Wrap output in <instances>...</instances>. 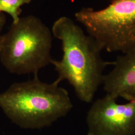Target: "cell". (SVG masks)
<instances>
[{
  "instance_id": "cell-7",
  "label": "cell",
  "mask_w": 135,
  "mask_h": 135,
  "mask_svg": "<svg viewBox=\"0 0 135 135\" xmlns=\"http://www.w3.org/2000/svg\"><path fill=\"white\" fill-rule=\"evenodd\" d=\"M32 0H0V13L5 12L11 16L13 22L19 20L22 12L21 7L29 4Z\"/></svg>"
},
{
  "instance_id": "cell-8",
  "label": "cell",
  "mask_w": 135,
  "mask_h": 135,
  "mask_svg": "<svg viewBox=\"0 0 135 135\" xmlns=\"http://www.w3.org/2000/svg\"><path fill=\"white\" fill-rule=\"evenodd\" d=\"M6 17L3 13H0V38L2 36V32L6 23Z\"/></svg>"
},
{
  "instance_id": "cell-3",
  "label": "cell",
  "mask_w": 135,
  "mask_h": 135,
  "mask_svg": "<svg viewBox=\"0 0 135 135\" xmlns=\"http://www.w3.org/2000/svg\"><path fill=\"white\" fill-rule=\"evenodd\" d=\"M52 36V31L39 18L20 17L1 36V62L11 73L37 76L53 60Z\"/></svg>"
},
{
  "instance_id": "cell-4",
  "label": "cell",
  "mask_w": 135,
  "mask_h": 135,
  "mask_svg": "<svg viewBox=\"0 0 135 135\" xmlns=\"http://www.w3.org/2000/svg\"><path fill=\"white\" fill-rule=\"evenodd\" d=\"M75 17L103 50L125 54L135 50V0H112L100 10L83 8Z\"/></svg>"
},
{
  "instance_id": "cell-1",
  "label": "cell",
  "mask_w": 135,
  "mask_h": 135,
  "mask_svg": "<svg viewBox=\"0 0 135 135\" xmlns=\"http://www.w3.org/2000/svg\"><path fill=\"white\" fill-rule=\"evenodd\" d=\"M51 31L54 37L61 41L63 52L61 60L53 59L51 63L58 73L56 81L66 80L81 101L91 103L102 85L104 71L110 64L102 57L103 50L68 17L57 20Z\"/></svg>"
},
{
  "instance_id": "cell-6",
  "label": "cell",
  "mask_w": 135,
  "mask_h": 135,
  "mask_svg": "<svg viewBox=\"0 0 135 135\" xmlns=\"http://www.w3.org/2000/svg\"><path fill=\"white\" fill-rule=\"evenodd\" d=\"M113 69L103 78L107 95L128 101L135 99V50L119 56Z\"/></svg>"
},
{
  "instance_id": "cell-5",
  "label": "cell",
  "mask_w": 135,
  "mask_h": 135,
  "mask_svg": "<svg viewBox=\"0 0 135 135\" xmlns=\"http://www.w3.org/2000/svg\"><path fill=\"white\" fill-rule=\"evenodd\" d=\"M88 135H135V99L125 104L107 95L87 113Z\"/></svg>"
},
{
  "instance_id": "cell-2",
  "label": "cell",
  "mask_w": 135,
  "mask_h": 135,
  "mask_svg": "<svg viewBox=\"0 0 135 135\" xmlns=\"http://www.w3.org/2000/svg\"><path fill=\"white\" fill-rule=\"evenodd\" d=\"M56 80L41 81L37 76L27 81L15 83L0 93V108L20 127L41 129L51 125L73 108L67 91Z\"/></svg>"
}]
</instances>
